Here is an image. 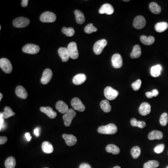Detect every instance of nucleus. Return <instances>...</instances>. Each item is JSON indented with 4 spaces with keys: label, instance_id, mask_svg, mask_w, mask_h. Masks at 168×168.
<instances>
[{
    "label": "nucleus",
    "instance_id": "4",
    "mask_svg": "<svg viewBox=\"0 0 168 168\" xmlns=\"http://www.w3.org/2000/svg\"><path fill=\"white\" fill-rule=\"evenodd\" d=\"M0 67L6 74H10L12 71V65L7 58H2L0 59Z\"/></svg>",
    "mask_w": 168,
    "mask_h": 168
},
{
    "label": "nucleus",
    "instance_id": "51",
    "mask_svg": "<svg viewBox=\"0 0 168 168\" xmlns=\"http://www.w3.org/2000/svg\"><path fill=\"white\" fill-rule=\"evenodd\" d=\"M123 1L124 2H129L130 1L129 0H124V1Z\"/></svg>",
    "mask_w": 168,
    "mask_h": 168
},
{
    "label": "nucleus",
    "instance_id": "11",
    "mask_svg": "<svg viewBox=\"0 0 168 168\" xmlns=\"http://www.w3.org/2000/svg\"><path fill=\"white\" fill-rule=\"evenodd\" d=\"M71 105L75 110L80 112H83L86 109L83 103L78 98H74L72 99L71 101Z\"/></svg>",
    "mask_w": 168,
    "mask_h": 168
},
{
    "label": "nucleus",
    "instance_id": "43",
    "mask_svg": "<svg viewBox=\"0 0 168 168\" xmlns=\"http://www.w3.org/2000/svg\"><path fill=\"white\" fill-rule=\"evenodd\" d=\"M8 141V138L6 137H0V144L5 143Z\"/></svg>",
    "mask_w": 168,
    "mask_h": 168
},
{
    "label": "nucleus",
    "instance_id": "30",
    "mask_svg": "<svg viewBox=\"0 0 168 168\" xmlns=\"http://www.w3.org/2000/svg\"><path fill=\"white\" fill-rule=\"evenodd\" d=\"M15 114L13 111L10 107H6L4 108V112L1 113V115L2 116L4 119H8L11 116H14Z\"/></svg>",
    "mask_w": 168,
    "mask_h": 168
},
{
    "label": "nucleus",
    "instance_id": "13",
    "mask_svg": "<svg viewBox=\"0 0 168 168\" xmlns=\"http://www.w3.org/2000/svg\"><path fill=\"white\" fill-rule=\"evenodd\" d=\"M52 71L50 69H46L44 71L41 79V82L43 85H46L51 80L52 77Z\"/></svg>",
    "mask_w": 168,
    "mask_h": 168
},
{
    "label": "nucleus",
    "instance_id": "44",
    "mask_svg": "<svg viewBox=\"0 0 168 168\" xmlns=\"http://www.w3.org/2000/svg\"><path fill=\"white\" fill-rule=\"evenodd\" d=\"M40 127H38L35 128L34 130V133L35 134V136L37 137H38L40 136Z\"/></svg>",
    "mask_w": 168,
    "mask_h": 168
},
{
    "label": "nucleus",
    "instance_id": "15",
    "mask_svg": "<svg viewBox=\"0 0 168 168\" xmlns=\"http://www.w3.org/2000/svg\"><path fill=\"white\" fill-rule=\"evenodd\" d=\"M151 112V106L150 104L147 102L142 103L139 108L140 114L143 116L148 115Z\"/></svg>",
    "mask_w": 168,
    "mask_h": 168
},
{
    "label": "nucleus",
    "instance_id": "10",
    "mask_svg": "<svg viewBox=\"0 0 168 168\" xmlns=\"http://www.w3.org/2000/svg\"><path fill=\"white\" fill-rule=\"evenodd\" d=\"M146 24L145 19L142 15H138L135 18L133 22V26L136 29L140 30L145 26Z\"/></svg>",
    "mask_w": 168,
    "mask_h": 168
},
{
    "label": "nucleus",
    "instance_id": "39",
    "mask_svg": "<svg viewBox=\"0 0 168 168\" xmlns=\"http://www.w3.org/2000/svg\"><path fill=\"white\" fill-rule=\"evenodd\" d=\"M97 29L94 26L93 24H90L87 25L85 28V31L87 34H91L94 32H96Z\"/></svg>",
    "mask_w": 168,
    "mask_h": 168
},
{
    "label": "nucleus",
    "instance_id": "16",
    "mask_svg": "<svg viewBox=\"0 0 168 168\" xmlns=\"http://www.w3.org/2000/svg\"><path fill=\"white\" fill-rule=\"evenodd\" d=\"M63 138L65 140L66 144L69 146L74 145L77 142V139L72 134H63Z\"/></svg>",
    "mask_w": 168,
    "mask_h": 168
},
{
    "label": "nucleus",
    "instance_id": "21",
    "mask_svg": "<svg viewBox=\"0 0 168 168\" xmlns=\"http://www.w3.org/2000/svg\"><path fill=\"white\" fill-rule=\"evenodd\" d=\"M15 94L18 97L22 99H26L28 97V93L25 89L21 86L16 87Z\"/></svg>",
    "mask_w": 168,
    "mask_h": 168
},
{
    "label": "nucleus",
    "instance_id": "9",
    "mask_svg": "<svg viewBox=\"0 0 168 168\" xmlns=\"http://www.w3.org/2000/svg\"><path fill=\"white\" fill-rule=\"evenodd\" d=\"M40 19L43 22H53L56 21V15L53 13L47 11L41 15Z\"/></svg>",
    "mask_w": 168,
    "mask_h": 168
},
{
    "label": "nucleus",
    "instance_id": "2",
    "mask_svg": "<svg viewBox=\"0 0 168 168\" xmlns=\"http://www.w3.org/2000/svg\"><path fill=\"white\" fill-rule=\"evenodd\" d=\"M76 115V113L72 109H69L66 113L63 116L64 120V124L66 127H69L71 124L72 120Z\"/></svg>",
    "mask_w": 168,
    "mask_h": 168
},
{
    "label": "nucleus",
    "instance_id": "50",
    "mask_svg": "<svg viewBox=\"0 0 168 168\" xmlns=\"http://www.w3.org/2000/svg\"><path fill=\"white\" fill-rule=\"evenodd\" d=\"M113 168H120V166H115V167H114Z\"/></svg>",
    "mask_w": 168,
    "mask_h": 168
},
{
    "label": "nucleus",
    "instance_id": "28",
    "mask_svg": "<svg viewBox=\"0 0 168 168\" xmlns=\"http://www.w3.org/2000/svg\"><path fill=\"white\" fill-rule=\"evenodd\" d=\"M149 8L151 12L154 14H159L161 12V7L157 3L155 2H152L150 3Z\"/></svg>",
    "mask_w": 168,
    "mask_h": 168
},
{
    "label": "nucleus",
    "instance_id": "22",
    "mask_svg": "<svg viewBox=\"0 0 168 168\" xmlns=\"http://www.w3.org/2000/svg\"><path fill=\"white\" fill-rule=\"evenodd\" d=\"M162 69L163 68L160 64H157L152 66L150 69L151 75L153 77H157L161 75Z\"/></svg>",
    "mask_w": 168,
    "mask_h": 168
},
{
    "label": "nucleus",
    "instance_id": "38",
    "mask_svg": "<svg viewBox=\"0 0 168 168\" xmlns=\"http://www.w3.org/2000/svg\"><path fill=\"white\" fill-rule=\"evenodd\" d=\"M168 121V114L164 113L161 115L160 118V123L163 126H165L167 124Z\"/></svg>",
    "mask_w": 168,
    "mask_h": 168
},
{
    "label": "nucleus",
    "instance_id": "1",
    "mask_svg": "<svg viewBox=\"0 0 168 168\" xmlns=\"http://www.w3.org/2000/svg\"><path fill=\"white\" fill-rule=\"evenodd\" d=\"M118 131L117 127L113 123L100 127L98 128V132L100 133L107 134H114Z\"/></svg>",
    "mask_w": 168,
    "mask_h": 168
},
{
    "label": "nucleus",
    "instance_id": "52",
    "mask_svg": "<svg viewBox=\"0 0 168 168\" xmlns=\"http://www.w3.org/2000/svg\"><path fill=\"white\" fill-rule=\"evenodd\" d=\"M166 168H168V166H167V167H166Z\"/></svg>",
    "mask_w": 168,
    "mask_h": 168
},
{
    "label": "nucleus",
    "instance_id": "20",
    "mask_svg": "<svg viewBox=\"0 0 168 168\" xmlns=\"http://www.w3.org/2000/svg\"><path fill=\"white\" fill-rule=\"evenodd\" d=\"M56 108L61 113L65 114L69 110L68 106L62 100L58 101L56 104Z\"/></svg>",
    "mask_w": 168,
    "mask_h": 168
},
{
    "label": "nucleus",
    "instance_id": "31",
    "mask_svg": "<svg viewBox=\"0 0 168 168\" xmlns=\"http://www.w3.org/2000/svg\"><path fill=\"white\" fill-rule=\"evenodd\" d=\"M140 40L144 44L150 45L155 42V38L153 36L147 37L146 36H142L140 38Z\"/></svg>",
    "mask_w": 168,
    "mask_h": 168
},
{
    "label": "nucleus",
    "instance_id": "45",
    "mask_svg": "<svg viewBox=\"0 0 168 168\" xmlns=\"http://www.w3.org/2000/svg\"><path fill=\"white\" fill-rule=\"evenodd\" d=\"M79 168H92V167L88 163H83L80 165Z\"/></svg>",
    "mask_w": 168,
    "mask_h": 168
},
{
    "label": "nucleus",
    "instance_id": "36",
    "mask_svg": "<svg viewBox=\"0 0 168 168\" xmlns=\"http://www.w3.org/2000/svg\"><path fill=\"white\" fill-rule=\"evenodd\" d=\"M141 149L138 146H135L131 150V154L134 159H137L141 155Z\"/></svg>",
    "mask_w": 168,
    "mask_h": 168
},
{
    "label": "nucleus",
    "instance_id": "26",
    "mask_svg": "<svg viewBox=\"0 0 168 168\" xmlns=\"http://www.w3.org/2000/svg\"><path fill=\"white\" fill-rule=\"evenodd\" d=\"M42 148L43 151L47 154L52 153L54 150L52 145L48 142H44L42 143Z\"/></svg>",
    "mask_w": 168,
    "mask_h": 168
},
{
    "label": "nucleus",
    "instance_id": "49",
    "mask_svg": "<svg viewBox=\"0 0 168 168\" xmlns=\"http://www.w3.org/2000/svg\"><path fill=\"white\" fill-rule=\"evenodd\" d=\"M2 97H3V95L2 93L0 94V101H1L2 99Z\"/></svg>",
    "mask_w": 168,
    "mask_h": 168
},
{
    "label": "nucleus",
    "instance_id": "5",
    "mask_svg": "<svg viewBox=\"0 0 168 168\" xmlns=\"http://www.w3.org/2000/svg\"><path fill=\"white\" fill-rule=\"evenodd\" d=\"M107 44V41L104 39L99 40L95 43L94 46V51L95 54L100 55L102 53V51Z\"/></svg>",
    "mask_w": 168,
    "mask_h": 168
},
{
    "label": "nucleus",
    "instance_id": "53",
    "mask_svg": "<svg viewBox=\"0 0 168 168\" xmlns=\"http://www.w3.org/2000/svg\"></svg>",
    "mask_w": 168,
    "mask_h": 168
},
{
    "label": "nucleus",
    "instance_id": "19",
    "mask_svg": "<svg viewBox=\"0 0 168 168\" xmlns=\"http://www.w3.org/2000/svg\"><path fill=\"white\" fill-rule=\"evenodd\" d=\"M87 80V76L84 74H80L76 75L72 79V82L76 85H80L85 82Z\"/></svg>",
    "mask_w": 168,
    "mask_h": 168
},
{
    "label": "nucleus",
    "instance_id": "29",
    "mask_svg": "<svg viewBox=\"0 0 168 168\" xmlns=\"http://www.w3.org/2000/svg\"><path fill=\"white\" fill-rule=\"evenodd\" d=\"M106 151L108 153H111L114 155H118L120 152V150L117 146L114 144H109L106 147Z\"/></svg>",
    "mask_w": 168,
    "mask_h": 168
},
{
    "label": "nucleus",
    "instance_id": "3",
    "mask_svg": "<svg viewBox=\"0 0 168 168\" xmlns=\"http://www.w3.org/2000/svg\"><path fill=\"white\" fill-rule=\"evenodd\" d=\"M104 95L106 99L110 100H114L118 96L119 92L111 87H107L104 90Z\"/></svg>",
    "mask_w": 168,
    "mask_h": 168
},
{
    "label": "nucleus",
    "instance_id": "37",
    "mask_svg": "<svg viewBox=\"0 0 168 168\" xmlns=\"http://www.w3.org/2000/svg\"><path fill=\"white\" fill-rule=\"evenodd\" d=\"M62 32L64 34L68 37H72L75 34L74 30V28L71 27L67 28L65 27H64L62 29Z\"/></svg>",
    "mask_w": 168,
    "mask_h": 168
},
{
    "label": "nucleus",
    "instance_id": "7",
    "mask_svg": "<svg viewBox=\"0 0 168 168\" xmlns=\"http://www.w3.org/2000/svg\"><path fill=\"white\" fill-rule=\"evenodd\" d=\"M22 51L25 53L30 54H35L40 51V47L34 44H29L25 45L22 48Z\"/></svg>",
    "mask_w": 168,
    "mask_h": 168
},
{
    "label": "nucleus",
    "instance_id": "23",
    "mask_svg": "<svg viewBox=\"0 0 168 168\" xmlns=\"http://www.w3.org/2000/svg\"><path fill=\"white\" fill-rule=\"evenodd\" d=\"M163 138V133L161 131L153 130L148 135V138L150 140H161Z\"/></svg>",
    "mask_w": 168,
    "mask_h": 168
},
{
    "label": "nucleus",
    "instance_id": "34",
    "mask_svg": "<svg viewBox=\"0 0 168 168\" xmlns=\"http://www.w3.org/2000/svg\"><path fill=\"white\" fill-rule=\"evenodd\" d=\"M130 124L133 127H138L140 128H143L145 127L146 124L144 121H138L136 118H132L130 120Z\"/></svg>",
    "mask_w": 168,
    "mask_h": 168
},
{
    "label": "nucleus",
    "instance_id": "41",
    "mask_svg": "<svg viewBox=\"0 0 168 168\" xmlns=\"http://www.w3.org/2000/svg\"><path fill=\"white\" fill-rule=\"evenodd\" d=\"M141 85H142V81L139 79L132 84V87L133 90L137 91L140 89L141 87Z\"/></svg>",
    "mask_w": 168,
    "mask_h": 168
},
{
    "label": "nucleus",
    "instance_id": "40",
    "mask_svg": "<svg viewBox=\"0 0 168 168\" xmlns=\"http://www.w3.org/2000/svg\"><path fill=\"white\" fill-rule=\"evenodd\" d=\"M159 94V92L157 89H154L151 92H148L146 93V95L149 99L153 98V97H157Z\"/></svg>",
    "mask_w": 168,
    "mask_h": 168
},
{
    "label": "nucleus",
    "instance_id": "12",
    "mask_svg": "<svg viewBox=\"0 0 168 168\" xmlns=\"http://www.w3.org/2000/svg\"><path fill=\"white\" fill-rule=\"evenodd\" d=\"M111 61H112V65L116 69L120 68L123 64L122 57L120 54L118 53L114 54L112 56Z\"/></svg>",
    "mask_w": 168,
    "mask_h": 168
},
{
    "label": "nucleus",
    "instance_id": "25",
    "mask_svg": "<svg viewBox=\"0 0 168 168\" xmlns=\"http://www.w3.org/2000/svg\"><path fill=\"white\" fill-rule=\"evenodd\" d=\"M168 28V24L167 22L162 21L158 22L155 26V30L157 32H163L166 31Z\"/></svg>",
    "mask_w": 168,
    "mask_h": 168
},
{
    "label": "nucleus",
    "instance_id": "6",
    "mask_svg": "<svg viewBox=\"0 0 168 168\" xmlns=\"http://www.w3.org/2000/svg\"><path fill=\"white\" fill-rule=\"evenodd\" d=\"M70 58L72 59H77L78 57V52L77 51V45L75 42H72L70 43L67 47Z\"/></svg>",
    "mask_w": 168,
    "mask_h": 168
},
{
    "label": "nucleus",
    "instance_id": "42",
    "mask_svg": "<svg viewBox=\"0 0 168 168\" xmlns=\"http://www.w3.org/2000/svg\"><path fill=\"white\" fill-rule=\"evenodd\" d=\"M164 148H165V145L163 144L158 145L154 149V151L156 154H161L163 152Z\"/></svg>",
    "mask_w": 168,
    "mask_h": 168
},
{
    "label": "nucleus",
    "instance_id": "32",
    "mask_svg": "<svg viewBox=\"0 0 168 168\" xmlns=\"http://www.w3.org/2000/svg\"><path fill=\"white\" fill-rule=\"evenodd\" d=\"M101 108L105 113H109L111 111L112 107L108 100H103L100 103Z\"/></svg>",
    "mask_w": 168,
    "mask_h": 168
},
{
    "label": "nucleus",
    "instance_id": "46",
    "mask_svg": "<svg viewBox=\"0 0 168 168\" xmlns=\"http://www.w3.org/2000/svg\"><path fill=\"white\" fill-rule=\"evenodd\" d=\"M28 2H29V1H28V0H22V1H21V6L23 7H26L27 6Z\"/></svg>",
    "mask_w": 168,
    "mask_h": 168
},
{
    "label": "nucleus",
    "instance_id": "48",
    "mask_svg": "<svg viewBox=\"0 0 168 168\" xmlns=\"http://www.w3.org/2000/svg\"><path fill=\"white\" fill-rule=\"evenodd\" d=\"M4 118L2 115H0V125L1 126L4 124Z\"/></svg>",
    "mask_w": 168,
    "mask_h": 168
},
{
    "label": "nucleus",
    "instance_id": "33",
    "mask_svg": "<svg viewBox=\"0 0 168 168\" xmlns=\"http://www.w3.org/2000/svg\"><path fill=\"white\" fill-rule=\"evenodd\" d=\"M15 165L16 161L14 157H9L5 161V166L6 168H15Z\"/></svg>",
    "mask_w": 168,
    "mask_h": 168
},
{
    "label": "nucleus",
    "instance_id": "35",
    "mask_svg": "<svg viewBox=\"0 0 168 168\" xmlns=\"http://www.w3.org/2000/svg\"><path fill=\"white\" fill-rule=\"evenodd\" d=\"M159 163L156 160H150L144 163L143 168H156L159 166Z\"/></svg>",
    "mask_w": 168,
    "mask_h": 168
},
{
    "label": "nucleus",
    "instance_id": "24",
    "mask_svg": "<svg viewBox=\"0 0 168 168\" xmlns=\"http://www.w3.org/2000/svg\"><path fill=\"white\" fill-rule=\"evenodd\" d=\"M142 54L141 48L139 45H136L133 47L132 52L131 53L130 57L133 59L139 58Z\"/></svg>",
    "mask_w": 168,
    "mask_h": 168
},
{
    "label": "nucleus",
    "instance_id": "47",
    "mask_svg": "<svg viewBox=\"0 0 168 168\" xmlns=\"http://www.w3.org/2000/svg\"><path fill=\"white\" fill-rule=\"evenodd\" d=\"M25 137L26 138L27 140L28 141H30L31 139H32V137H31V134H30V133L27 132L25 133Z\"/></svg>",
    "mask_w": 168,
    "mask_h": 168
},
{
    "label": "nucleus",
    "instance_id": "27",
    "mask_svg": "<svg viewBox=\"0 0 168 168\" xmlns=\"http://www.w3.org/2000/svg\"><path fill=\"white\" fill-rule=\"evenodd\" d=\"M74 14L75 15L76 19V21L77 24L79 25H82L85 22V15L81 11L78 10H75Z\"/></svg>",
    "mask_w": 168,
    "mask_h": 168
},
{
    "label": "nucleus",
    "instance_id": "17",
    "mask_svg": "<svg viewBox=\"0 0 168 168\" xmlns=\"http://www.w3.org/2000/svg\"><path fill=\"white\" fill-rule=\"evenodd\" d=\"M58 53L63 62H66L68 61L70 57L67 48L65 47H60L58 49Z\"/></svg>",
    "mask_w": 168,
    "mask_h": 168
},
{
    "label": "nucleus",
    "instance_id": "8",
    "mask_svg": "<svg viewBox=\"0 0 168 168\" xmlns=\"http://www.w3.org/2000/svg\"><path fill=\"white\" fill-rule=\"evenodd\" d=\"M30 20L24 17H20L15 19L13 22V25L15 27L21 28L29 25Z\"/></svg>",
    "mask_w": 168,
    "mask_h": 168
},
{
    "label": "nucleus",
    "instance_id": "18",
    "mask_svg": "<svg viewBox=\"0 0 168 168\" xmlns=\"http://www.w3.org/2000/svg\"><path fill=\"white\" fill-rule=\"evenodd\" d=\"M40 111L44 113L48 117L51 119H54L57 116V113L53 111L51 107H40Z\"/></svg>",
    "mask_w": 168,
    "mask_h": 168
},
{
    "label": "nucleus",
    "instance_id": "14",
    "mask_svg": "<svg viewBox=\"0 0 168 168\" xmlns=\"http://www.w3.org/2000/svg\"><path fill=\"white\" fill-rule=\"evenodd\" d=\"M114 12V9L111 4L106 3L103 4L101 7L99 9V13L100 14H106L111 15Z\"/></svg>",
    "mask_w": 168,
    "mask_h": 168
}]
</instances>
